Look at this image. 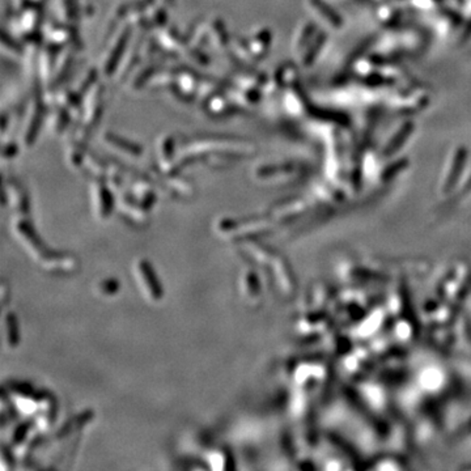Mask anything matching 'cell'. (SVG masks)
<instances>
[{
  "instance_id": "cell-1",
  "label": "cell",
  "mask_w": 471,
  "mask_h": 471,
  "mask_svg": "<svg viewBox=\"0 0 471 471\" xmlns=\"http://www.w3.org/2000/svg\"><path fill=\"white\" fill-rule=\"evenodd\" d=\"M78 261L71 256H50L43 261V267L51 273H66L75 270Z\"/></svg>"
},
{
  "instance_id": "cell-2",
  "label": "cell",
  "mask_w": 471,
  "mask_h": 471,
  "mask_svg": "<svg viewBox=\"0 0 471 471\" xmlns=\"http://www.w3.org/2000/svg\"><path fill=\"white\" fill-rule=\"evenodd\" d=\"M139 271H140L141 279H143L144 284H146L147 289H148V292H150L151 297H152L153 300L160 299L161 295H162V291H161V287H160V284H158L157 278H156L155 273H153V270L150 266V263L146 261L141 262V263L139 264Z\"/></svg>"
},
{
  "instance_id": "cell-3",
  "label": "cell",
  "mask_w": 471,
  "mask_h": 471,
  "mask_svg": "<svg viewBox=\"0 0 471 471\" xmlns=\"http://www.w3.org/2000/svg\"><path fill=\"white\" fill-rule=\"evenodd\" d=\"M7 329H8L9 345L16 346L19 342L17 322H16V318H14L13 313H8V316H7Z\"/></svg>"
}]
</instances>
